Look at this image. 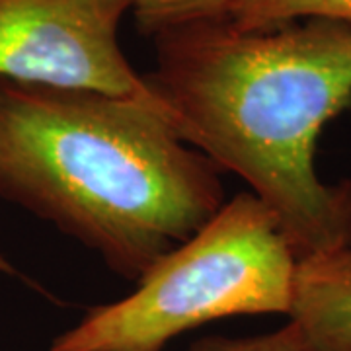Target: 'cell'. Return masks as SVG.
Wrapping results in <instances>:
<instances>
[{
	"label": "cell",
	"mask_w": 351,
	"mask_h": 351,
	"mask_svg": "<svg viewBox=\"0 0 351 351\" xmlns=\"http://www.w3.org/2000/svg\"><path fill=\"white\" fill-rule=\"evenodd\" d=\"M297 262L276 215L244 191L154 263L135 293L92 308L49 351H162L211 320L287 314Z\"/></svg>",
	"instance_id": "3957f363"
},
{
	"label": "cell",
	"mask_w": 351,
	"mask_h": 351,
	"mask_svg": "<svg viewBox=\"0 0 351 351\" xmlns=\"http://www.w3.org/2000/svg\"><path fill=\"white\" fill-rule=\"evenodd\" d=\"M0 195L138 281L223 207L162 104L0 78Z\"/></svg>",
	"instance_id": "7a4b0ae2"
},
{
	"label": "cell",
	"mask_w": 351,
	"mask_h": 351,
	"mask_svg": "<svg viewBox=\"0 0 351 351\" xmlns=\"http://www.w3.org/2000/svg\"><path fill=\"white\" fill-rule=\"evenodd\" d=\"M287 316L313 351H351V244L297 262Z\"/></svg>",
	"instance_id": "5b68a950"
},
{
	"label": "cell",
	"mask_w": 351,
	"mask_h": 351,
	"mask_svg": "<svg viewBox=\"0 0 351 351\" xmlns=\"http://www.w3.org/2000/svg\"><path fill=\"white\" fill-rule=\"evenodd\" d=\"M147 82L184 143L271 209L297 260L351 244V182L314 168L320 131L351 104V25L242 29L228 18L154 36Z\"/></svg>",
	"instance_id": "6da1fadb"
},
{
	"label": "cell",
	"mask_w": 351,
	"mask_h": 351,
	"mask_svg": "<svg viewBox=\"0 0 351 351\" xmlns=\"http://www.w3.org/2000/svg\"><path fill=\"white\" fill-rule=\"evenodd\" d=\"M127 0H0V78L158 100L119 45Z\"/></svg>",
	"instance_id": "277c9868"
},
{
	"label": "cell",
	"mask_w": 351,
	"mask_h": 351,
	"mask_svg": "<svg viewBox=\"0 0 351 351\" xmlns=\"http://www.w3.org/2000/svg\"><path fill=\"white\" fill-rule=\"evenodd\" d=\"M189 351H313L304 341L297 328L289 322L277 332L252 336V338H213L199 339Z\"/></svg>",
	"instance_id": "ba28073f"
},
{
	"label": "cell",
	"mask_w": 351,
	"mask_h": 351,
	"mask_svg": "<svg viewBox=\"0 0 351 351\" xmlns=\"http://www.w3.org/2000/svg\"><path fill=\"white\" fill-rule=\"evenodd\" d=\"M351 25V0H230L228 20L242 29H271L301 20Z\"/></svg>",
	"instance_id": "8992f818"
},
{
	"label": "cell",
	"mask_w": 351,
	"mask_h": 351,
	"mask_svg": "<svg viewBox=\"0 0 351 351\" xmlns=\"http://www.w3.org/2000/svg\"><path fill=\"white\" fill-rule=\"evenodd\" d=\"M138 27L147 36H158L180 25L228 18L230 0H127Z\"/></svg>",
	"instance_id": "52a82bcc"
}]
</instances>
